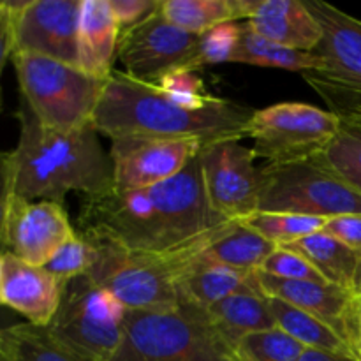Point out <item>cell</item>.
<instances>
[{
	"instance_id": "d6986e66",
	"label": "cell",
	"mask_w": 361,
	"mask_h": 361,
	"mask_svg": "<svg viewBox=\"0 0 361 361\" xmlns=\"http://www.w3.org/2000/svg\"><path fill=\"white\" fill-rule=\"evenodd\" d=\"M254 32L298 51L312 53L323 41V30L305 0H259L245 21Z\"/></svg>"
},
{
	"instance_id": "ac0fdd59",
	"label": "cell",
	"mask_w": 361,
	"mask_h": 361,
	"mask_svg": "<svg viewBox=\"0 0 361 361\" xmlns=\"http://www.w3.org/2000/svg\"><path fill=\"white\" fill-rule=\"evenodd\" d=\"M122 32L109 0H83L78 35V67L101 80H109Z\"/></svg>"
},
{
	"instance_id": "7402d4cb",
	"label": "cell",
	"mask_w": 361,
	"mask_h": 361,
	"mask_svg": "<svg viewBox=\"0 0 361 361\" xmlns=\"http://www.w3.org/2000/svg\"><path fill=\"white\" fill-rule=\"evenodd\" d=\"M277 249V243L263 238L243 222H236L204 250L203 257L243 274H257Z\"/></svg>"
},
{
	"instance_id": "5b68a950",
	"label": "cell",
	"mask_w": 361,
	"mask_h": 361,
	"mask_svg": "<svg viewBox=\"0 0 361 361\" xmlns=\"http://www.w3.org/2000/svg\"><path fill=\"white\" fill-rule=\"evenodd\" d=\"M111 361H238L207 310L182 302L173 310H129Z\"/></svg>"
},
{
	"instance_id": "d590c367",
	"label": "cell",
	"mask_w": 361,
	"mask_h": 361,
	"mask_svg": "<svg viewBox=\"0 0 361 361\" xmlns=\"http://www.w3.org/2000/svg\"><path fill=\"white\" fill-rule=\"evenodd\" d=\"M310 87L326 101L330 111L341 116H360L361 118V94L360 92L342 90V88L328 87V85L309 81Z\"/></svg>"
},
{
	"instance_id": "e0dca14e",
	"label": "cell",
	"mask_w": 361,
	"mask_h": 361,
	"mask_svg": "<svg viewBox=\"0 0 361 361\" xmlns=\"http://www.w3.org/2000/svg\"><path fill=\"white\" fill-rule=\"evenodd\" d=\"M66 282L9 252L0 256V302L34 326L48 328L62 302Z\"/></svg>"
},
{
	"instance_id": "4316f807",
	"label": "cell",
	"mask_w": 361,
	"mask_h": 361,
	"mask_svg": "<svg viewBox=\"0 0 361 361\" xmlns=\"http://www.w3.org/2000/svg\"><path fill=\"white\" fill-rule=\"evenodd\" d=\"M341 127L334 140L319 155L312 159L361 194V118L360 116H341Z\"/></svg>"
},
{
	"instance_id": "7c38bea8",
	"label": "cell",
	"mask_w": 361,
	"mask_h": 361,
	"mask_svg": "<svg viewBox=\"0 0 361 361\" xmlns=\"http://www.w3.org/2000/svg\"><path fill=\"white\" fill-rule=\"evenodd\" d=\"M197 44L200 35L169 23L159 7L143 23L122 34L116 59L129 78L159 85L166 74L189 63Z\"/></svg>"
},
{
	"instance_id": "836d02e7",
	"label": "cell",
	"mask_w": 361,
	"mask_h": 361,
	"mask_svg": "<svg viewBox=\"0 0 361 361\" xmlns=\"http://www.w3.org/2000/svg\"><path fill=\"white\" fill-rule=\"evenodd\" d=\"M261 271L271 277L284 279V281H307V282H328L319 274L316 267L302 254L293 252L286 247H279L267 261Z\"/></svg>"
},
{
	"instance_id": "603a6c76",
	"label": "cell",
	"mask_w": 361,
	"mask_h": 361,
	"mask_svg": "<svg viewBox=\"0 0 361 361\" xmlns=\"http://www.w3.org/2000/svg\"><path fill=\"white\" fill-rule=\"evenodd\" d=\"M284 247L307 257L328 282L353 291V281L361 257L341 240L317 231Z\"/></svg>"
},
{
	"instance_id": "7a4b0ae2",
	"label": "cell",
	"mask_w": 361,
	"mask_h": 361,
	"mask_svg": "<svg viewBox=\"0 0 361 361\" xmlns=\"http://www.w3.org/2000/svg\"><path fill=\"white\" fill-rule=\"evenodd\" d=\"M20 137L2 159V194L62 203L67 192L104 194L115 187L113 161L94 126L78 130L44 127L23 102Z\"/></svg>"
},
{
	"instance_id": "277c9868",
	"label": "cell",
	"mask_w": 361,
	"mask_h": 361,
	"mask_svg": "<svg viewBox=\"0 0 361 361\" xmlns=\"http://www.w3.org/2000/svg\"><path fill=\"white\" fill-rule=\"evenodd\" d=\"M81 235L95 249L94 264L87 277L99 288L111 293L127 310L141 312L176 309L182 303L178 293L180 279L215 240L221 238V235H217L207 242L171 254H137L129 252L101 236L90 233Z\"/></svg>"
},
{
	"instance_id": "cb8c5ba5",
	"label": "cell",
	"mask_w": 361,
	"mask_h": 361,
	"mask_svg": "<svg viewBox=\"0 0 361 361\" xmlns=\"http://www.w3.org/2000/svg\"><path fill=\"white\" fill-rule=\"evenodd\" d=\"M240 23H242V37H240L233 62L302 74L321 71V60L314 53L298 51V49L282 46L254 32L245 21H240Z\"/></svg>"
},
{
	"instance_id": "30bf717a",
	"label": "cell",
	"mask_w": 361,
	"mask_h": 361,
	"mask_svg": "<svg viewBox=\"0 0 361 361\" xmlns=\"http://www.w3.org/2000/svg\"><path fill=\"white\" fill-rule=\"evenodd\" d=\"M240 140L215 141L200 152L204 192L212 210L226 221L243 222L259 212L263 168Z\"/></svg>"
},
{
	"instance_id": "484cf974",
	"label": "cell",
	"mask_w": 361,
	"mask_h": 361,
	"mask_svg": "<svg viewBox=\"0 0 361 361\" xmlns=\"http://www.w3.org/2000/svg\"><path fill=\"white\" fill-rule=\"evenodd\" d=\"M268 305H270L277 326L288 335H291L293 338H296L305 348L341 353V355H353L360 358L328 324L321 323L319 319L307 314L305 310L296 309L291 303L279 298H268Z\"/></svg>"
},
{
	"instance_id": "f546056e",
	"label": "cell",
	"mask_w": 361,
	"mask_h": 361,
	"mask_svg": "<svg viewBox=\"0 0 361 361\" xmlns=\"http://www.w3.org/2000/svg\"><path fill=\"white\" fill-rule=\"evenodd\" d=\"M305 345L279 326L247 335L236 345L238 361H295L303 355Z\"/></svg>"
},
{
	"instance_id": "8992f818",
	"label": "cell",
	"mask_w": 361,
	"mask_h": 361,
	"mask_svg": "<svg viewBox=\"0 0 361 361\" xmlns=\"http://www.w3.org/2000/svg\"><path fill=\"white\" fill-rule=\"evenodd\" d=\"M11 62L23 102L42 126L66 133L92 126L108 80L30 53H16Z\"/></svg>"
},
{
	"instance_id": "ab89813d",
	"label": "cell",
	"mask_w": 361,
	"mask_h": 361,
	"mask_svg": "<svg viewBox=\"0 0 361 361\" xmlns=\"http://www.w3.org/2000/svg\"><path fill=\"white\" fill-rule=\"evenodd\" d=\"M353 291H355V295L358 296V298H361V259L358 268H356L355 281H353Z\"/></svg>"
},
{
	"instance_id": "3957f363",
	"label": "cell",
	"mask_w": 361,
	"mask_h": 361,
	"mask_svg": "<svg viewBox=\"0 0 361 361\" xmlns=\"http://www.w3.org/2000/svg\"><path fill=\"white\" fill-rule=\"evenodd\" d=\"M254 111L228 99L204 109H185L162 94L157 85L115 73L108 80L92 118L95 130L111 141L123 137H190L203 145L249 137Z\"/></svg>"
},
{
	"instance_id": "4dcf8cb0",
	"label": "cell",
	"mask_w": 361,
	"mask_h": 361,
	"mask_svg": "<svg viewBox=\"0 0 361 361\" xmlns=\"http://www.w3.org/2000/svg\"><path fill=\"white\" fill-rule=\"evenodd\" d=\"M240 37H242V23L240 21H226V23L215 25L214 28L200 35V44H197L192 59L182 69L197 73L204 66L233 62Z\"/></svg>"
},
{
	"instance_id": "9c48e42d",
	"label": "cell",
	"mask_w": 361,
	"mask_h": 361,
	"mask_svg": "<svg viewBox=\"0 0 361 361\" xmlns=\"http://www.w3.org/2000/svg\"><path fill=\"white\" fill-rule=\"evenodd\" d=\"M342 118L307 102H279L256 109L249 126L256 157L289 164L319 155L338 133Z\"/></svg>"
},
{
	"instance_id": "1f68e13d",
	"label": "cell",
	"mask_w": 361,
	"mask_h": 361,
	"mask_svg": "<svg viewBox=\"0 0 361 361\" xmlns=\"http://www.w3.org/2000/svg\"><path fill=\"white\" fill-rule=\"evenodd\" d=\"M95 259V249L81 233H78L73 240L63 243L55 256L49 259L44 270L55 275L59 281L69 282L73 279L85 277L90 271Z\"/></svg>"
},
{
	"instance_id": "ffe728a7",
	"label": "cell",
	"mask_w": 361,
	"mask_h": 361,
	"mask_svg": "<svg viewBox=\"0 0 361 361\" xmlns=\"http://www.w3.org/2000/svg\"><path fill=\"white\" fill-rule=\"evenodd\" d=\"M180 300L208 310L215 303L235 295H263L257 274H243L224 264L204 259L203 254L178 282Z\"/></svg>"
},
{
	"instance_id": "83f0119b",
	"label": "cell",
	"mask_w": 361,
	"mask_h": 361,
	"mask_svg": "<svg viewBox=\"0 0 361 361\" xmlns=\"http://www.w3.org/2000/svg\"><path fill=\"white\" fill-rule=\"evenodd\" d=\"M161 13L169 23L201 35L226 21H236L231 0H162Z\"/></svg>"
},
{
	"instance_id": "9a60e30c",
	"label": "cell",
	"mask_w": 361,
	"mask_h": 361,
	"mask_svg": "<svg viewBox=\"0 0 361 361\" xmlns=\"http://www.w3.org/2000/svg\"><path fill=\"white\" fill-rule=\"evenodd\" d=\"M81 4L83 0H30L16 18L14 55L30 53L78 67Z\"/></svg>"
},
{
	"instance_id": "ba28073f",
	"label": "cell",
	"mask_w": 361,
	"mask_h": 361,
	"mask_svg": "<svg viewBox=\"0 0 361 361\" xmlns=\"http://www.w3.org/2000/svg\"><path fill=\"white\" fill-rule=\"evenodd\" d=\"M259 212L330 219L361 215V194L314 159L263 166Z\"/></svg>"
},
{
	"instance_id": "6da1fadb",
	"label": "cell",
	"mask_w": 361,
	"mask_h": 361,
	"mask_svg": "<svg viewBox=\"0 0 361 361\" xmlns=\"http://www.w3.org/2000/svg\"><path fill=\"white\" fill-rule=\"evenodd\" d=\"M81 233L101 236L129 252L171 254L221 235L235 224L212 210L200 155L180 175L147 189L85 196Z\"/></svg>"
},
{
	"instance_id": "74e56055",
	"label": "cell",
	"mask_w": 361,
	"mask_h": 361,
	"mask_svg": "<svg viewBox=\"0 0 361 361\" xmlns=\"http://www.w3.org/2000/svg\"><path fill=\"white\" fill-rule=\"evenodd\" d=\"M323 231L341 240L361 257V215H342L330 219Z\"/></svg>"
},
{
	"instance_id": "d6a6232c",
	"label": "cell",
	"mask_w": 361,
	"mask_h": 361,
	"mask_svg": "<svg viewBox=\"0 0 361 361\" xmlns=\"http://www.w3.org/2000/svg\"><path fill=\"white\" fill-rule=\"evenodd\" d=\"M162 94L168 95L175 104L185 109H204L215 101L210 94L204 90V83L196 71L176 69L166 74L157 85Z\"/></svg>"
},
{
	"instance_id": "60d3db41",
	"label": "cell",
	"mask_w": 361,
	"mask_h": 361,
	"mask_svg": "<svg viewBox=\"0 0 361 361\" xmlns=\"http://www.w3.org/2000/svg\"><path fill=\"white\" fill-rule=\"evenodd\" d=\"M358 353H360V358H361V338H360V345H358Z\"/></svg>"
},
{
	"instance_id": "5bb4252c",
	"label": "cell",
	"mask_w": 361,
	"mask_h": 361,
	"mask_svg": "<svg viewBox=\"0 0 361 361\" xmlns=\"http://www.w3.org/2000/svg\"><path fill=\"white\" fill-rule=\"evenodd\" d=\"M257 279L268 298L284 300L328 324L360 356L361 298L355 291L331 282L284 281L263 271H257Z\"/></svg>"
},
{
	"instance_id": "52a82bcc",
	"label": "cell",
	"mask_w": 361,
	"mask_h": 361,
	"mask_svg": "<svg viewBox=\"0 0 361 361\" xmlns=\"http://www.w3.org/2000/svg\"><path fill=\"white\" fill-rule=\"evenodd\" d=\"M127 312L122 302L85 275L66 282L48 330L83 361H111L122 345Z\"/></svg>"
},
{
	"instance_id": "f1b7e54d",
	"label": "cell",
	"mask_w": 361,
	"mask_h": 361,
	"mask_svg": "<svg viewBox=\"0 0 361 361\" xmlns=\"http://www.w3.org/2000/svg\"><path fill=\"white\" fill-rule=\"evenodd\" d=\"M326 219L305 217V215L293 214H270V212H257L243 221L263 238L277 243L279 247L289 245V243L302 240L305 236L323 231L326 226Z\"/></svg>"
},
{
	"instance_id": "f35d334b",
	"label": "cell",
	"mask_w": 361,
	"mask_h": 361,
	"mask_svg": "<svg viewBox=\"0 0 361 361\" xmlns=\"http://www.w3.org/2000/svg\"><path fill=\"white\" fill-rule=\"evenodd\" d=\"M295 361H361L360 358L353 355H341V353H330L321 351V349H310L307 348L303 355Z\"/></svg>"
},
{
	"instance_id": "d4e9b609",
	"label": "cell",
	"mask_w": 361,
	"mask_h": 361,
	"mask_svg": "<svg viewBox=\"0 0 361 361\" xmlns=\"http://www.w3.org/2000/svg\"><path fill=\"white\" fill-rule=\"evenodd\" d=\"M0 361H83L60 344L48 328L30 323L0 331Z\"/></svg>"
},
{
	"instance_id": "e575fe53",
	"label": "cell",
	"mask_w": 361,
	"mask_h": 361,
	"mask_svg": "<svg viewBox=\"0 0 361 361\" xmlns=\"http://www.w3.org/2000/svg\"><path fill=\"white\" fill-rule=\"evenodd\" d=\"M109 2L118 20L120 32L126 34L127 30L150 18L161 7L162 0H109Z\"/></svg>"
},
{
	"instance_id": "2e32d148",
	"label": "cell",
	"mask_w": 361,
	"mask_h": 361,
	"mask_svg": "<svg viewBox=\"0 0 361 361\" xmlns=\"http://www.w3.org/2000/svg\"><path fill=\"white\" fill-rule=\"evenodd\" d=\"M323 30V41L314 55L321 71L303 74L307 81L361 94V21L321 0H305Z\"/></svg>"
},
{
	"instance_id": "4fadbf2b",
	"label": "cell",
	"mask_w": 361,
	"mask_h": 361,
	"mask_svg": "<svg viewBox=\"0 0 361 361\" xmlns=\"http://www.w3.org/2000/svg\"><path fill=\"white\" fill-rule=\"evenodd\" d=\"M204 145L190 137H123L111 141L115 189H147L180 175Z\"/></svg>"
},
{
	"instance_id": "8fae6325",
	"label": "cell",
	"mask_w": 361,
	"mask_h": 361,
	"mask_svg": "<svg viewBox=\"0 0 361 361\" xmlns=\"http://www.w3.org/2000/svg\"><path fill=\"white\" fill-rule=\"evenodd\" d=\"M76 235L62 203L2 194L0 238L4 252L44 268L56 250Z\"/></svg>"
},
{
	"instance_id": "8d00e7d4",
	"label": "cell",
	"mask_w": 361,
	"mask_h": 361,
	"mask_svg": "<svg viewBox=\"0 0 361 361\" xmlns=\"http://www.w3.org/2000/svg\"><path fill=\"white\" fill-rule=\"evenodd\" d=\"M30 0H2L0 2V32H2V66L14 55L16 18Z\"/></svg>"
},
{
	"instance_id": "44dd1931",
	"label": "cell",
	"mask_w": 361,
	"mask_h": 361,
	"mask_svg": "<svg viewBox=\"0 0 361 361\" xmlns=\"http://www.w3.org/2000/svg\"><path fill=\"white\" fill-rule=\"evenodd\" d=\"M207 312L217 334L233 351L247 335L277 326L268 296L263 295L229 296L212 305Z\"/></svg>"
}]
</instances>
